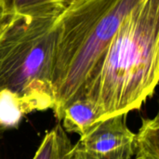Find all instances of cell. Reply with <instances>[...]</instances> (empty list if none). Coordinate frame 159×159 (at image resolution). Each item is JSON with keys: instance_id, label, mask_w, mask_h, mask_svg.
I'll return each mask as SVG.
<instances>
[{"instance_id": "cell-4", "label": "cell", "mask_w": 159, "mask_h": 159, "mask_svg": "<svg viewBox=\"0 0 159 159\" xmlns=\"http://www.w3.org/2000/svg\"><path fill=\"white\" fill-rule=\"evenodd\" d=\"M128 114L100 120L73 145L75 159H132L134 134L127 125Z\"/></svg>"}, {"instance_id": "cell-2", "label": "cell", "mask_w": 159, "mask_h": 159, "mask_svg": "<svg viewBox=\"0 0 159 159\" xmlns=\"http://www.w3.org/2000/svg\"><path fill=\"white\" fill-rule=\"evenodd\" d=\"M142 0H72L56 27L53 70L54 105L61 120L64 109L79 99L125 16Z\"/></svg>"}, {"instance_id": "cell-5", "label": "cell", "mask_w": 159, "mask_h": 159, "mask_svg": "<svg viewBox=\"0 0 159 159\" xmlns=\"http://www.w3.org/2000/svg\"><path fill=\"white\" fill-rule=\"evenodd\" d=\"M61 120L66 132L76 133L81 137L101 120V116L91 101L80 98L64 109Z\"/></svg>"}, {"instance_id": "cell-7", "label": "cell", "mask_w": 159, "mask_h": 159, "mask_svg": "<svg viewBox=\"0 0 159 159\" xmlns=\"http://www.w3.org/2000/svg\"><path fill=\"white\" fill-rule=\"evenodd\" d=\"M132 159H159V116L143 118L142 126L133 138Z\"/></svg>"}, {"instance_id": "cell-3", "label": "cell", "mask_w": 159, "mask_h": 159, "mask_svg": "<svg viewBox=\"0 0 159 159\" xmlns=\"http://www.w3.org/2000/svg\"><path fill=\"white\" fill-rule=\"evenodd\" d=\"M59 16L12 14L0 22V94L24 116L53 108Z\"/></svg>"}, {"instance_id": "cell-8", "label": "cell", "mask_w": 159, "mask_h": 159, "mask_svg": "<svg viewBox=\"0 0 159 159\" xmlns=\"http://www.w3.org/2000/svg\"><path fill=\"white\" fill-rule=\"evenodd\" d=\"M72 0H0L6 17L12 14L60 15Z\"/></svg>"}, {"instance_id": "cell-9", "label": "cell", "mask_w": 159, "mask_h": 159, "mask_svg": "<svg viewBox=\"0 0 159 159\" xmlns=\"http://www.w3.org/2000/svg\"><path fill=\"white\" fill-rule=\"evenodd\" d=\"M6 18V15H5V12H4V9L2 7V5H1V2H0V22Z\"/></svg>"}, {"instance_id": "cell-1", "label": "cell", "mask_w": 159, "mask_h": 159, "mask_svg": "<svg viewBox=\"0 0 159 159\" xmlns=\"http://www.w3.org/2000/svg\"><path fill=\"white\" fill-rule=\"evenodd\" d=\"M159 78V0H142L124 18L80 98L101 120L140 109ZM79 98V99H80Z\"/></svg>"}, {"instance_id": "cell-6", "label": "cell", "mask_w": 159, "mask_h": 159, "mask_svg": "<svg viewBox=\"0 0 159 159\" xmlns=\"http://www.w3.org/2000/svg\"><path fill=\"white\" fill-rule=\"evenodd\" d=\"M33 159H75L72 142L61 123L46 133Z\"/></svg>"}]
</instances>
